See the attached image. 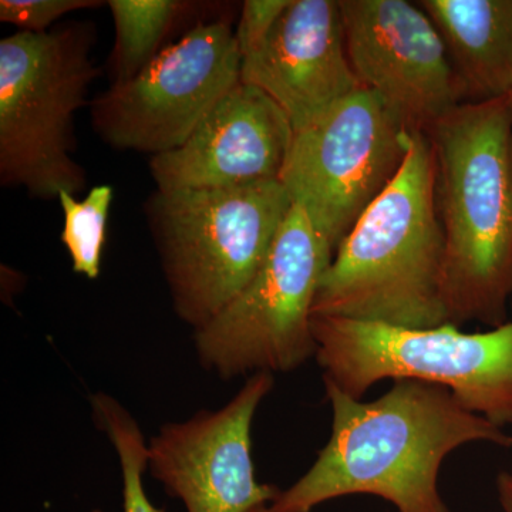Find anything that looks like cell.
Masks as SVG:
<instances>
[{
  "label": "cell",
  "instance_id": "ba28073f",
  "mask_svg": "<svg viewBox=\"0 0 512 512\" xmlns=\"http://www.w3.org/2000/svg\"><path fill=\"white\" fill-rule=\"evenodd\" d=\"M412 134L362 87L295 133L279 181L333 252L399 174Z\"/></svg>",
  "mask_w": 512,
  "mask_h": 512
},
{
  "label": "cell",
  "instance_id": "52a82bcc",
  "mask_svg": "<svg viewBox=\"0 0 512 512\" xmlns=\"http://www.w3.org/2000/svg\"><path fill=\"white\" fill-rule=\"evenodd\" d=\"M335 252L293 204L271 252L237 298L194 332L198 362L220 379L288 373L315 356L313 303Z\"/></svg>",
  "mask_w": 512,
  "mask_h": 512
},
{
  "label": "cell",
  "instance_id": "30bf717a",
  "mask_svg": "<svg viewBox=\"0 0 512 512\" xmlns=\"http://www.w3.org/2000/svg\"><path fill=\"white\" fill-rule=\"evenodd\" d=\"M350 66L407 130L427 134L466 103L439 30L419 3L340 0Z\"/></svg>",
  "mask_w": 512,
  "mask_h": 512
},
{
  "label": "cell",
  "instance_id": "5bb4252c",
  "mask_svg": "<svg viewBox=\"0 0 512 512\" xmlns=\"http://www.w3.org/2000/svg\"><path fill=\"white\" fill-rule=\"evenodd\" d=\"M446 45L466 103L512 92V0H420Z\"/></svg>",
  "mask_w": 512,
  "mask_h": 512
},
{
  "label": "cell",
  "instance_id": "9a60e30c",
  "mask_svg": "<svg viewBox=\"0 0 512 512\" xmlns=\"http://www.w3.org/2000/svg\"><path fill=\"white\" fill-rule=\"evenodd\" d=\"M109 8L116 26L114 83H123L161 52V42L184 5L175 0H110Z\"/></svg>",
  "mask_w": 512,
  "mask_h": 512
},
{
  "label": "cell",
  "instance_id": "ffe728a7",
  "mask_svg": "<svg viewBox=\"0 0 512 512\" xmlns=\"http://www.w3.org/2000/svg\"><path fill=\"white\" fill-rule=\"evenodd\" d=\"M498 501L504 512H512V474L500 473L497 476Z\"/></svg>",
  "mask_w": 512,
  "mask_h": 512
},
{
  "label": "cell",
  "instance_id": "5b68a950",
  "mask_svg": "<svg viewBox=\"0 0 512 512\" xmlns=\"http://www.w3.org/2000/svg\"><path fill=\"white\" fill-rule=\"evenodd\" d=\"M94 28L72 22L0 40V181L40 200L80 194L86 171L72 158L74 114L100 70Z\"/></svg>",
  "mask_w": 512,
  "mask_h": 512
},
{
  "label": "cell",
  "instance_id": "44dd1931",
  "mask_svg": "<svg viewBox=\"0 0 512 512\" xmlns=\"http://www.w3.org/2000/svg\"><path fill=\"white\" fill-rule=\"evenodd\" d=\"M249 512H271V508H269V505H259V507H256L254 510Z\"/></svg>",
  "mask_w": 512,
  "mask_h": 512
},
{
  "label": "cell",
  "instance_id": "7a4b0ae2",
  "mask_svg": "<svg viewBox=\"0 0 512 512\" xmlns=\"http://www.w3.org/2000/svg\"><path fill=\"white\" fill-rule=\"evenodd\" d=\"M427 136L436 153L447 322L498 328L512 295L510 101L461 104Z\"/></svg>",
  "mask_w": 512,
  "mask_h": 512
},
{
  "label": "cell",
  "instance_id": "3957f363",
  "mask_svg": "<svg viewBox=\"0 0 512 512\" xmlns=\"http://www.w3.org/2000/svg\"><path fill=\"white\" fill-rule=\"evenodd\" d=\"M436 178L430 137L413 133L399 174L336 249L320 279L313 316L406 329L448 323Z\"/></svg>",
  "mask_w": 512,
  "mask_h": 512
},
{
  "label": "cell",
  "instance_id": "7402d4cb",
  "mask_svg": "<svg viewBox=\"0 0 512 512\" xmlns=\"http://www.w3.org/2000/svg\"><path fill=\"white\" fill-rule=\"evenodd\" d=\"M508 101H510L511 109H512V92H511L510 96H508Z\"/></svg>",
  "mask_w": 512,
  "mask_h": 512
},
{
  "label": "cell",
  "instance_id": "277c9868",
  "mask_svg": "<svg viewBox=\"0 0 512 512\" xmlns=\"http://www.w3.org/2000/svg\"><path fill=\"white\" fill-rule=\"evenodd\" d=\"M293 202L279 180L157 190L148 221L178 318L200 330L264 265Z\"/></svg>",
  "mask_w": 512,
  "mask_h": 512
},
{
  "label": "cell",
  "instance_id": "8992f818",
  "mask_svg": "<svg viewBox=\"0 0 512 512\" xmlns=\"http://www.w3.org/2000/svg\"><path fill=\"white\" fill-rule=\"evenodd\" d=\"M323 380L355 399L384 379L447 387L470 412L504 429L512 424V319L487 332L451 323L406 329L313 316Z\"/></svg>",
  "mask_w": 512,
  "mask_h": 512
},
{
  "label": "cell",
  "instance_id": "e0dca14e",
  "mask_svg": "<svg viewBox=\"0 0 512 512\" xmlns=\"http://www.w3.org/2000/svg\"><path fill=\"white\" fill-rule=\"evenodd\" d=\"M57 200L64 215L60 239L72 259L73 271L93 281L100 276L113 188L97 185L82 201H77L76 195L62 191Z\"/></svg>",
  "mask_w": 512,
  "mask_h": 512
},
{
  "label": "cell",
  "instance_id": "2e32d148",
  "mask_svg": "<svg viewBox=\"0 0 512 512\" xmlns=\"http://www.w3.org/2000/svg\"><path fill=\"white\" fill-rule=\"evenodd\" d=\"M90 404L97 429L106 434L119 457L123 512H165L151 503L144 488L143 476L148 470V443L136 419L110 394L94 393L90 397Z\"/></svg>",
  "mask_w": 512,
  "mask_h": 512
},
{
  "label": "cell",
  "instance_id": "4fadbf2b",
  "mask_svg": "<svg viewBox=\"0 0 512 512\" xmlns=\"http://www.w3.org/2000/svg\"><path fill=\"white\" fill-rule=\"evenodd\" d=\"M295 131L268 94L239 82L185 144L151 157L157 190H211L279 180Z\"/></svg>",
  "mask_w": 512,
  "mask_h": 512
},
{
  "label": "cell",
  "instance_id": "6da1fadb",
  "mask_svg": "<svg viewBox=\"0 0 512 512\" xmlns=\"http://www.w3.org/2000/svg\"><path fill=\"white\" fill-rule=\"evenodd\" d=\"M325 383L332 436L305 476L281 490L271 512H312L346 495L370 494L399 512H450L439 491L441 464L476 441L512 448V436L470 412L439 384L394 380L363 403Z\"/></svg>",
  "mask_w": 512,
  "mask_h": 512
},
{
  "label": "cell",
  "instance_id": "d6986e66",
  "mask_svg": "<svg viewBox=\"0 0 512 512\" xmlns=\"http://www.w3.org/2000/svg\"><path fill=\"white\" fill-rule=\"evenodd\" d=\"M289 5V0H247L242 6L237 36L241 55L258 45Z\"/></svg>",
  "mask_w": 512,
  "mask_h": 512
},
{
  "label": "cell",
  "instance_id": "7c38bea8",
  "mask_svg": "<svg viewBox=\"0 0 512 512\" xmlns=\"http://www.w3.org/2000/svg\"><path fill=\"white\" fill-rule=\"evenodd\" d=\"M241 82L268 94L295 133L360 89L340 0H289L274 28L242 55Z\"/></svg>",
  "mask_w": 512,
  "mask_h": 512
},
{
  "label": "cell",
  "instance_id": "603a6c76",
  "mask_svg": "<svg viewBox=\"0 0 512 512\" xmlns=\"http://www.w3.org/2000/svg\"><path fill=\"white\" fill-rule=\"evenodd\" d=\"M511 163H512V144H511Z\"/></svg>",
  "mask_w": 512,
  "mask_h": 512
},
{
  "label": "cell",
  "instance_id": "8fae6325",
  "mask_svg": "<svg viewBox=\"0 0 512 512\" xmlns=\"http://www.w3.org/2000/svg\"><path fill=\"white\" fill-rule=\"evenodd\" d=\"M274 375L258 372L225 406L168 423L148 441V471L187 512H249L281 493L256 480L252 423Z\"/></svg>",
  "mask_w": 512,
  "mask_h": 512
},
{
  "label": "cell",
  "instance_id": "9c48e42d",
  "mask_svg": "<svg viewBox=\"0 0 512 512\" xmlns=\"http://www.w3.org/2000/svg\"><path fill=\"white\" fill-rule=\"evenodd\" d=\"M241 63L231 23H198L92 101L94 131L117 150L151 157L177 150L241 82Z\"/></svg>",
  "mask_w": 512,
  "mask_h": 512
},
{
  "label": "cell",
  "instance_id": "ac0fdd59",
  "mask_svg": "<svg viewBox=\"0 0 512 512\" xmlns=\"http://www.w3.org/2000/svg\"><path fill=\"white\" fill-rule=\"evenodd\" d=\"M100 5L96 0H2L0 20L19 32L43 33L67 13Z\"/></svg>",
  "mask_w": 512,
  "mask_h": 512
}]
</instances>
